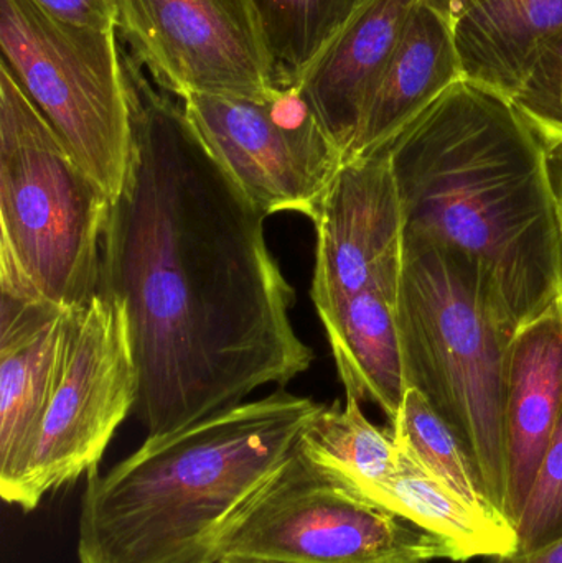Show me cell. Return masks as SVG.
I'll list each match as a JSON object with an SVG mask.
<instances>
[{
  "instance_id": "obj_23",
  "label": "cell",
  "mask_w": 562,
  "mask_h": 563,
  "mask_svg": "<svg viewBox=\"0 0 562 563\" xmlns=\"http://www.w3.org/2000/svg\"><path fill=\"white\" fill-rule=\"evenodd\" d=\"M518 551L562 534V417L517 522Z\"/></svg>"
},
{
  "instance_id": "obj_22",
  "label": "cell",
  "mask_w": 562,
  "mask_h": 563,
  "mask_svg": "<svg viewBox=\"0 0 562 563\" xmlns=\"http://www.w3.org/2000/svg\"><path fill=\"white\" fill-rule=\"evenodd\" d=\"M511 102L547 141H562V30L543 43Z\"/></svg>"
},
{
  "instance_id": "obj_1",
  "label": "cell",
  "mask_w": 562,
  "mask_h": 563,
  "mask_svg": "<svg viewBox=\"0 0 562 563\" xmlns=\"http://www.w3.org/2000/svg\"><path fill=\"white\" fill-rule=\"evenodd\" d=\"M134 155L111 205L99 291L128 310L147 437L284 387L312 364L296 290L267 246V214L221 167L128 52Z\"/></svg>"
},
{
  "instance_id": "obj_24",
  "label": "cell",
  "mask_w": 562,
  "mask_h": 563,
  "mask_svg": "<svg viewBox=\"0 0 562 563\" xmlns=\"http://www.w3.org/2000/svg\"><path fill=\"white\" fill-rule=\"evenodd\" d=\"M45 12L65 23L85 29L118 26L115 0H33Z\"/></svg>"
},
{
  "instance_id": "obj_26",
  "label": "cell",
  "mask_w": 562,
  "mask_h": 563,
  "mask_svg": "<svg viewBox=\"0 0 562 563\" xmlns=\"http://www.w3.org/2000/svg\"><path fill=\"white\" fill-rule=\"evenodd\" d=\"M547 162L562 218V141H547Z\"/></svg>"
},
{
  "instance_id": "obj_20",
  "label": "cell",
  "mask_w": 562,
  "mask_h": 563,
  "mask_svg": "<svg viewBox=\"0 0 562 563\" xmlns=\"http://www.w3.org/2000/svg\"><path fill=\"white\" fill-rule=\"evenodd\" d=\"M359 0H253L277 86L299 81Z\"/></svg>"
},
{
  "instance_id": "obj_4",
  "label": "cell",
  "mask_w": 562,
  "mask_h": 563,
  "mask_svg": "<svg viewBox=\"0 0 562 563\" xmlns=\"http://www.w3.org/2000/svg\"><path fill=\"white\" fill-rule=\"evenodd\" d=\"M396 310L406 386L451 427L485 498L510 518L505 386L517 331L471 260L415 238H405Z\"/></svg>"
},
{
  "instance_id": "obj_3",
  "label": "cell",
  "mask_w": 562,
  "mask_h": 563,
  "mask_svg": "<svg viewBox=\"0 0 562 563\" xmlns=\"http://www.w3.org/2000/svg\"><path fill=\"white\" fill-rule=\"evenodd\" d=\"M322 406L274 390L147 437L104 475L89 473L78 562H220L228 536L296 453Z\"/></svg>"
},
{
  "instance_id": "obj_12",
  "label": "cell",
  "mask_w": 562,
  "mask_h": 563,
  "mask_svg": "<svg viewBox=\"0 0 562 563\" xmlns=\"http://www.w3.org/2000/svg\"><path fill=\"white\" fill-rule=\"evenodd\" d=\"M78 311L2 295L0 496L7 505L25 478Z\"/></svg>"
},
{
  "instance_id": "obj_19",
  "label": "cell",
  "mask_w": 562,
  "mask_h": 563,
  "mask_svg": "<svg viewBox=\"0 0 562 563\" xmlns=\"http://www.w3.org/2000/svg\"><path fill=\"white\" fill-rule=\"evenodd\" d=\"M297 455L352 495L365 498L398 466L392 427L379 429L366 419L362 402L346 397L323 404L297 443Z\"/></svg>"
},
{
  "instance_id": "obj_21",
  "label": "cell",
  "mask_w": 562,
  "mask_h": 563,
  "mask_svg": "<svg viewBox=\"0 0 562 563\" xmlns=\"http://www.w3.org/2000/svg\"><path fill=\"white\" fill-rule=\"evenodd\" d=\"M392 430L396 439L405 443L406 449L436 478L471 505L497 511L482 493L474 465L451 427L412 387L406 390L401 409L392 422Z\"/></svg>"
},
{
  "instance_id": "obj_8",
  "label": "cell",
  "mask_w": 562,
  "mask_h": 563,
  "mask_svg": "<svg viewBox=\"0 0 562 563\" xmlns=\"http://www.w3.org/2000/svg\"><path fill=\"white\" fill-rule=\"evenodd\" d=\"M137 400L128 310L98 291L76 313L62 374L13 506L33 511L49 493L98 470Z\"/></svg>"
},
{
  "instance_id": "obj_5",
  "label": "cell",
  "mask_w": 562,
  "mask_h": 563,
  "mask_svg": "<svg viewBox=\"0 0 562 563\" xmlns=\"http://www.w3.org/2000/svg\"><path fill=\"white\" fill-rule=\"evenodd\" d=\"M111 205L0 62V295L86 307Z\"/></svg>"
},
{
  "instance_id": "obj_7",
  "label": "cell",
  "mask_w": 562,
  "mask_h": 563,
  "mask_svg": "<svg viewBox=\"0 0 562 563\" xmlns=\"http://www.w3.org/2000/svg\"><path fill=\"white\" fill-rule=\"evenodd\" d=\"M224 558L283 563L461 562L444 539L330 482L300 459L297 449L236 522L224 542Z\"/></svg>"
},
{
  "instance_id": "obj_15",
  "label": "cell",
  "mask_w": 562,
  "mask_h": 563,
  "mask_svg": "<svg viewBox=\"0 0 562 563\" xmlns=\"http://www.w3.org/2000/svg\"><path fill=\"white\" fill-rule=\"evenodd\" d=\"M462 78L454 25L428 3L419 2L363 111L343 162L386 147Z\"/></svg>"
},
{
  "instance_id": "obj_9",
  "label": "cell",
  "mask_w": 562,
  "mask_h": 563,
  "mask_svg": "<svg viewBox=\"0 0 562 563\" xmlns=\"http://www.w3.org/2000/svg\"><path fill=\"white\" fill-rule=\"evenodd\" d=\"M205 147L267 217H312L343 154L297 86L266 99L194 95L178 99Z\"/></svg>"
},
{
  "instance_id": "obj_11",
  "label": "cell",
  "mask_w": 562,
  "mask_h": 563,
  "mask_svg": "<svg viewBox=\"0 0 562 563\" xmlns=\"http://www.w3.org/2000/svg\"><path fill=\"white\" fill-rule=\"evenodd\" d=\"M309 220L317 236L310 288L317 313L366 288L398 298L405 217L388 147L343 162Z\"/></svg>"
},
{
  "instance_id": "obj_17",
  "label": "cell",
  "mask_w": 562,
  "mask_h": 563,
  "mask_svg": "<svg viewBox=\"0 0 562 563\" xmlns=\"http://www.w3.org/2000/svg\"><path fill=\"white\" fill-rule=\"evenodd\" d=\"M396 301L366 288L319 314L345 396L376 404L389 422L408 390Z\"/></svg>"
},
{
  "instance_id": "obj_28",
  "label": "cell",
  "mask_w": 562,
  "mask_h": 563,
  "mask_svg": "<svg viewBox=\"0 0 562 563\" xmlns=\"http://www.w3.org/2000/svg\"><path fill=\"white\" fill-rule=\"evenodd\" d=\"M218 563H283V562H269V561H257V559H241V558H224Z\"/></svg>"
},
{
  "instance_id": "obj_16",
  "label": "cell",
  "mask_w": 562,
  "mask_h": 563,
  "mask_svg": "<svg viewBox=\"0 0 562 563\" xmlns=\"http://www.w3.org/2000/svg\"><path fill=\"white\" fill-rule=\"evenodd\" d=\"M395 440L396 472L376 485L363 501L444 539L458 551L461 562L507 558L518 552V529L510 518L471 505L429 473L405 443L396 437Z\"/></svg>"
},
{
  "instance_id": "obj_14",
  "label": "cell",
  "mask_w": 562,
  "mask_h": 563,
  "mask_svg": "<svg viewBox=\"0 0 562 563\" xmlns=\"http://www.w3.org/2000/svg\"><path fill=\"white\" fill-rule=\"evenodd\" d=\"M562 417V300L515 333L505 386L510 518L517 525Z\"/></svg>"
},
{
  "instance_id": "obj_10",
  "label": "cell",
  "mask_w": 562,
  "mask_h": 563,
  "mask_svg": "<svg viewBox=\"0 0 562 563\" xmlns=\"http://www.w3.org/2000/svg\"><path fill=\"white\" fill-rule=\"evenodd\" d=\"M135 62L175 98L266 99L277 76L253 0H115Z\"/></svg>"
},
{
  "instance_id": "obj_25",
  "label": "cell",
  "mask_w": 562,
  "mask_h": 563,
  "mask_svg": "<svg viewBox=\"0 0 562 563\" xmlns=\"http://www.w3.org/2000/svg\"><path fill=\"white\" fill-rule=\"evenodd\" d=\"M494 563H562V534L528 551L494 559Z\"/></svg>"
},
{
  "instance_id": "obj_2",
  "label": "cell",
  "mask_w": 562,
  "mask_h": 563,
  "mask_svg": "<svg viewBox=\"0 0 562 563\" xmlns=\"http://www.w3.org/2000/svg\"><path fill=\"white\" fill-rule=\"evenodd\" d=\"M386 147L405 238L471 260L515 331L562 300L547 139L511 99L462 78Z\"/></svg>"
},
{
  "instance_id": "obj_13",
  "label": "cell",
  "mask_w": 562,
  "mask_h": 563,
  "mask_svg": "<svg viewBox=\"0 0 562 563\" xmlns=\"http://www.w3.org/2000/svg\"><path fill=\"white\" fill-rule=\"evenodd\" d=\"M421 0H359L296 82L345 161L363 111Z\"/></svg>"
},
{
  "instance_id": "obj_27",
  "label": "cell",
  "mask_w": 562,
  "mask_h": 563,
  "mask_svg": "<svg viewBox=\"0 0 562 563\" xmlns=\"http://www.w3.org/2000/svg\"><path fill=\"white\" fill-rule=\"evenodd\" d=\"M422 3H428L432 9L441 12L442 15L448 16L454 25L455 20L475 2V0H421Z\"/></svg>"
},
{
  "instance_id": "obj_18",
  "label": "cell",
  "mask_w": 562,
  "mask_h": 563,
  "mask_svg": "<svg viewBox=\"0 0 562 563\" xmlns=\"http://www.w3.org/2000/svg\"><path fill=\"white\" fill-rule=\"evenodd\" d=\"M561 30L562 0H475L454 23L464 78L511 99Z\"/></svg>"
},
{
  "instance_id": "obj_6",
  "label": "cell",
  "mask_w": 562,
  "mask_h": 563,
  "mask_svg": "<svg viewBox=\"0 0 562 563\" xmlns=\"http://www.w3.org/2000/svg\"><path fill=\"white\" fill-rule=\"evenodd\" d=\"M0 48L25 95L111 203L134 155V98L118 26L49 15L33 0H0Z\"/></svg>"
}]
</instances>
